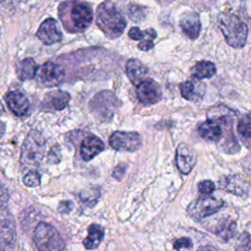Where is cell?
Wrapping results in <instances>:
<instances>
[{
    "label": "cell",
    "instance_id": "cell-32",
    "mask_svg": "<svg viewBox=\"0 0 251 251\" xmlns=\"http://www.w3.org/2000/svg\"><path fill=\"white\" fill-rule=\"evenodd\" d=\"M154 47V43L152 39H143L138 44V48L143 51H148Z\"/></svg>",
    "mask_w": 251,
    "mask_h": 251
},
{
    "label": "cell",
    "instance_id": "cell-24",
    "mask_svg": "<svg viewBox=\"0 0 251 251\" xmlns=\"http://www.w3.org/2000/svg\"><path fill=\"white\" fill-rule=\"evenodd\" d=\"M70 94L65 92V91H61V90H57L54 92H50L47 94L46 96V100L48 101L49 105L57 111L63 110L64 108L67 107V105L69 104L70 101Z\"/></svg>",
    "mask_w": 251,
    "mask_h": 251
},
{
    "label": "cell",
    "instance_id": "cell-23",
    "mask_svg": "<svg viewBox=\"0 0 251 251\" xmlns=\"http://www.w3.org/2000/svg\"><path fill=\"white\" fill-rule=\"evenodd\" d=\"M191 74L197 79L209 78L216 74V67L210 61H199L192 67Z\"/></svg>",
    "mask_w": 251,
    "mask_h": 251
},
{
    "label": "cell",
    "instance_id": "cell-1",
    "mask_svg": "<svg viewBox=\"0 0 251 251\" xmlns=\"http://www.w3.org/2000/svg\"><path fill=\"white\" fill-rule=\"evenodd\" d=\"M96 23L100 29L109 37L120 36L126 25L125 18L109 0L103 1L97 8Z\"/></svg>",
    "mask_w": 251,
    "mask_h": 251
},
{
    "label": "cell",
    "instance_id": "cell-5",
    "mask_svg": "<svg viewBox=\"0 0 251 251\" xmlns=\"http://www.w3.org/2000/svg\"><path fill=\"white\" fill-rule=\"evenodd\" d=\"M16 244V226L13 216L0 206V251H13Z\"/></svg>",
    "mask_w": 251,
    "mask_h": 251
},
{
    "label": "cell",
    "instance_id": "cell-7",
    "mask_svg": "<svg viewBox=\"0 0 251 251\" xmlns=\"http://www.w3.org/2000/svg\"><path fill=\"white\" fill-rule=\"evenodd\" d=\"M109 143L118 151L133 152L140 147L141 138L135 131H115L110 136Z\"/></svg>",
    "mask_w": 251,
    "mask_h": 251
},
{
    "label": "cell",
    "instance_id": "cell-35",
    "mask_svg": "<svg viewBox=\"0 0 251 251\" xmlns=\"http://www.w3.org/2000/svg\"><path fill=\"white\" fill-rule=\"evenodd\" d=\"M9 198V194L7 189L0 183V206H2V204L6 203V201Z\"/></svg>",
    "mask_w": 251,
    "mask_h": 251
},
{
    "label": "cell",
    "instance_id": "cell-26",
    "mask_svg": "<svg viewBox=\"0 0 251 251\" xmlns=\"http://www.w3.org/2000/svg\"><path fill=\"white\" fill-rule=\"evenodd\" d=\"M237 131L245 138H251V113L241 117L237 124Z\"/></svg>",
    "mask_w": 251,
    "mask_h": 251
},
{
    "label": "cell",
    "instance_id": "cell-16",
    "mask_svg": "<svg viewBox=\"0 0 251 251\" xmlns=\"http://www.w3.org/2000/svg\"><path fill=\"white\" fill-rule=\"evenodd\" d=\"M6 104L18 117L25 116L29 109V102L25 95L20 91H10L5 97Z\"/></svg>",
    "mask_w": 251,
    "mask_h": 251
},
{
    "label": "cell",
    "instance_id": "cell-31",
    "mask_svg": "<svg viewBox=\"0 0 251 251\" xmlns=\"http://www.w3.org/2000/svg\"><path fill=\"white\" fill-rule=\"evenodd\" d=\"M192 246V242L188 237H180L176 239L174 243V248L176 250H181L182 248H190Z\"/></svg>",
    "mask_w": 251,
    "mask_h": 251
},
{
    "label": "cell",
    "instance_id": "cell-6",
    "mask_svg": "<svg viewBox=\"0 0 251 251\" xmlns=\"http://www.w3.org/2000/svg\"><path fill=\"white\" fill-rule=\"evenodd\" d=\"M223 200L213 196H201L194 200L187 208L188 214L195 220L206 218L223 207Z\"/></svg>",
    "mask_w": 251,
    "mask_h": 251
},
{
    "label": "cell",
    "instance_id": "cell-18",
    "mask_svg": "<svg viewBox=\"0 0 251 251\" xmlns=\"http://www.w3.org/2000/svg\"><path fill=\"white\" fill-rule=\"evenodd\" d=\"M104 150L103 141L95 135H89L83 139L80 146V154L84 161H90Z\"/></svg>",
    "mask_w": 251,
    "mask_h": 251
},
{
    "label": "cell",
    "instance_id": "cell-3",
    "mask_svg": "<svg viewBox=\"0 0 251 251\" xmlns=\"http://www.w3.org/2000/svg\"><path fill=\"white\" fill-rule=\"evenodd\" d=\"M45 139L40 132L31 130L24 141L21 153V163L26 168L38 166L44 155Z\"/></svg>",
    "mask_w": 251,
    "mask_h": 251
},
{
    "label": "cell",
    "instance_id": "cell-20",
    "mask_svg": "<svg viewBox=\"0 0 251 251\" xmlns=\"http://www.w3.org/2000/svg\"><path fill=\"white\" fill-rule=\"evenodd\" d=\"M180 94L187 100L200 99L204 92V85L195 79H188L179 84Z\"/></svg>",
    "mask_w": 251,
    "mask_h": 251
},
{
    "label": "cell",
    "instance_id": "cell-13",
    "mask_svg": "<svg viewBox=\"0 0 251 251\" xmlns=\"http://www.w3.org/2000/svg\"><path fill=\"white\" fill-rule=\"evenodd\" d=\"M176 162L180 173L183 175L189 174L196 163V155L194 150L189 145L180 143L176 148Z\"/></svg>",
    "mask_w": 251,
    "mask_h": 251
},
{
    "label": "cell",
    "instance_id": "cell-19",
    "mask_svg": "<svg viewBox=\"0 0 251 251\" xmlns=\"http://www.w3.org/2000/svg\"><path fill=\"white\" fill-rule=\"evenodd\" d=\"M126 72L131 83L137 86L145 79L148 70L139 60L129 59L126 65Z\"/></svg>",
    "mask_w": 251,
    "mask_h": 251
},
{
    "label": "cell",
    "instance_id": "cell-11",
    "mask_svg": "<svg viewBox=\"0 0 251 251\" xmlns=\"http://www.w3.org/2000/svg\"><path fill=\"white\" fill-rule=\"evenodd\" d=\"M37 38L46 45H51L62 40V32L54 19L45 20L36 32Z\"/></svg>",
    "mask_w": 251,
    "mask_h": 251
},
{
    "label": "cell",
    "instance_id": "cell-21",
    "mask_svg": "<svg viewBox=\"0 0 251 251\" xmlns=\"http://www.w3.org/2000/svg\"><path fill=\"white\" fill-rule=\"evenodd\" d=\"M38 70L37 64L32 58H26L21 61L17 66V75L21 80L31 79L35 76Z\"/></svg>",
    "mask_w": 251,
    "mask_h": 251
},
{
    "label": "cell",
    "instance_id": "cell-38",
    "mask_svg": "<svg viewBox=\"0 0 251 251\" xmlns=\"http://www.w3.org/2000/svg\"><path fill=\"white\" fill-rule=\"evenodd\" d=\"M4 132H5V124L0 121V138L3 136Z\"/></svg>",
    "mask_w": 251,
    "mask_h": 251
},
{
    "label": "cell",
    "instance_id": "cell-33",
    "mask_svg": "<svg viewBox=\"0 0 251 251\" xmlns=\"http://www.w3.org/2000/svg\"><path fill=\"white\" fill-rule=\"evenodd\" d=\"M125 172H126V166H124V165L121 164V165L117 166V167L114 169L113 176H114L115 178H117V179H121V178L123 177Z\"/></svg>",
    "mask_w": 251,
    "mask_h": 251
},
{
    "label": "cell",
    "instance_id": "cell-29",
    "mask_svg": "<svg viewBox=\"0 0 251 251\" xmlns=\"http://www.w3.org/2000/svg\"><path fill=\"white\" fill-rule=\"evenodd\" d=\"M24 183L29 187H34V186L39 185L40 184V175L34 170L29 171L24 176Z\"/></svg>",
    "mask_w": 251,
    "mask_h": 251
},
{
    "label": "cell",
    "instance_id": "cell-39",
    "mask_svg": "<svg viewBox=\"0 0 251 251\" xmlns=\"http://www.w3.org/2000/svg\"><path fill=\"white\" fill-rule=\"evenodd\" d=\"M3 113H5V108H4L3 104H2V102L0 101V115H2Z\"/></svg>",
    "mask_w": 251,
    "mask_h": 251
},
{
    "label": "cell",
    "instance_id": "cell-12",
    "mask_svg": "<svg viewBox=\"0 0 251 251\" xmlns=\"http://www.w3.org/2000/svg\"><path fill=\"white\" fill-rule=\"evenodd\" d=\"M64 77V69L54 62H46L39 70V79L46 86L58 85Z\"/></svg>",
    "mask_w": 251,
    "mask_h": 251
},
{
    "label": "cell",
    "instance_id": "cell-8",
    "mask_svg": "<svg viewBox=\"0 0 251 251\" xmlns=\"http://www.w3.org/2000/svg\"><path fill=\"white\" fill-rule=\"evenodd\" d=\"M117 98L110 91H101L97 93L89 103L94 113L102 117L103 120H110L117 107Z\"/></svg>",
    "mask_w": 251,
    "mask_h": 251
},
{
    "label": "cell",
    "instance_id": "cell-15",
    "mask_svg": "<svg viewBox=\"0 0 251 251\" xmlns=\"http://www.w3.org/2000/svg\"><path fill=\"white\" fill-rule=\"evenodd\" d=\"M198 133L208 141H220L223 136V127L220 120L214 118L201 123L198 126Z\"/></svg>",
    "mask_w": 251,
    "mask_h": 251
},
{
    "label": "cell",
    "instance_id": "cell-4",
    "mask_svg": "<svg viewBox=\"0 0 251 251\" xmlns=\"http://www.w3.org/2000/svg\"><path fill=\"white\" fill-rule=\"evenodd\" d=\"M33 240L39 251H65V242L60 233L47 223L36 226Z\"/></svg>",
    "mask_w": 251,
    "mask_h": 251
},
{
    "label": "cell",
    "instance_id": "cell-40",
    "mask_svg": "<svg viewBox=\"0 0 251 251\" xmlns=\"http://www.w3.org/2000/svg\"><path fill=\"white\" fill-rule=\"evenodd\" d=\"M6 1H8V0H0V2H6Z\"/></svg>",
    "mask_w": 251,
    "mask_h": 251
},
{
    "label": "cell",
    "instance_id": "cell-2",
    "mask_svg": "<svg viewBox=\"0 0 251 251\" xmlns=\"http://www.w3.org/2000/svg\"><path fill=\"white\" fill-rule=\"evenodd\" d=\"M220 30L226 43L233 48H242L247 40L248 27L237 16L230 13H222L218 20Z\"/></svg>",
    "mask_w": 251,
    "mask_h": 251
},
{
    "label": "cell",
    "instance_id": "cell-17",
    "mask_svg": "<svg viewBox=\"0 0 251 251\" xmlns=\"http://www.w3.org/2000/svg\"><path fill=\"white\" fill-rule=\"evenodd\" d=\"M179 25L183 33L190 39H196L200 33L201 23L197 13L187 12L183 14L179 21Z\"/></svg>",
    "mask_w": 251,
    "mask_h": 251
},
{
    "label": "cell",
    "instance_id": "cell-28",
    "mask_svg": "<svg viewBox=\"0 0 251 251\" xmlns=\"http://www.w3.org/2000/svg\"><path fill=\"white\" fill-rule=\"evenodd\" d=\"M235 251H251V237L246 231L242 232L238 237Z\"/></svg>",
    "mask_w": 251,
    "mask_h": 251
},
{
    "label": "cell",
    "instance_id": "cell-30",
    "mask_svg": "<svg viewBox=\"0 0 251 251\" xmlns=\"http://www.w3.org/2000/svg\"><path fill=\"white\" fill-rule=\"evenodd\" d=\"M198 190L203 195H210L215 190V184L209 179L202 180L198 183Z\"/></svg>",
    "mask_w": 251,
    "mask_h": 251
},
{
    "label": "cell",
    "instance_id": "cell-9",
    "mask_svg": "<svg viewBox=\"0 0 251 251\" xmlns=\"http://www.w3.org/2000/svg\"><path fill=\"white\" fill-rule=\"evenodd\" d=\"M70 19L75 30H84L92 22V9L85 2H75L70 8Z\"/></svg>",
    "mask_w": 251,
    "mask_h": 251
},
{
    "label": "cell",
    "instance_id": "cell-36",
    "mask_svg": "<svg viewBox=\"0 0 251 251\" xmlns=\"http://www.w3.org/2000/svg\"><path fill=\"white\" fill-rule=\"evenodd\" d=\"M197 251H219V250L214 246H202Z\"/></svg>",
    "mask_w": 251,
    "mask_h": 251
},
{
    "label": "cell",
    "instance_id": "cell-27",
    "mask_svg": "<svg viewBox=\"0 0 251 251\" xmlns=\"http://www.w3.org/2000/svg\"><path fill=\"white\" fill-rule=\"evenodd\" d=\"M128 36H129V38H131L133 40H141L146 36L151 39H154V38H156L157 33L153 28H148L146 30H140L138 27L133 26L129 29Z\"/></svg>",
    "mask_w": 251,
    "mask_h": 251
},
{
    "label": "cell",
    "instance_id": "cell-34",
    "mask_svg": "<svg viewBox=\"0 0 251 251\" xmlns=\"http://www.w3.org/2000/svg\"><path fill=\"white\" fill-rule=\"evenodd\" d=\"M58 209L61 213H69L73 209V203L71 201H63L60 203Z\"/></svg>",
    "mask_w": 251,
    "mask_h": 251
},
{
    "label": "cell",
    "instance_id": "cell-37",
    "mask_svg": "<svg viewBox=\"0 0 251 251\" xmlns=\"http://www.w3.org/2000/svg\"><path fill=\"white\" fill-rule=\"evenodd\" d=\"M159 4L161 5H168V4H171L172 2L176 1V0H156Z\"/></svg>",
    "mask_w": 251,
    "mask_h": 251
},
{
    "label": "cell",
    "instance_id": "cell-14",
    "mask_svg": "<svg viewBox=\"0 0 251 251\" xmlns=\"http://www.w3.org/2000/svg\"><path fill=\"white\" fill-rule=\"evenodd\" d=\"M219 186L223 190L238 196H245L249 191V185L247 181L238 175L223 176L219 180Z\"/></svg>",
    "mask_w": 251,
    "mask_h": 251
},
{
    "label": "cell",
    "instance_id": "cell-25",
    "mask_svg": "<svg viewBox=\"0 0 251 251\" xmlns=\"http://www.w3.org/2000/svg\"><path fill=\"white\" fill-rule=\"evenodd\" d=\"M235 226L236 224L234 221L230 219H225L220 221L215 226L214 229H212L213 232L224 238L225 240L230 239L235 231Z\"/></svg>",
    "mask_w": 251,
    "mask_h": 251
},
{
    "label": "cell",
    "instance_id": "cell-10",
    "mask_svg": "<svg viewBox=\"0 0 251 251\" xmlns=\"http://www.w3.org/2000/svg\"><path fill=\"white\" fill-rule=\"evenodd\" d=\"M136 95L140 103L144 105H152L160 101L162 91L160 85L152 78H145L137 85Z\"/></svg>",
    "mask_w": 251,
    "mask_h": 251
},
{
    "label": "cell",
    "instance_id": "cell-22",
    "mask_svg": "<svg viewBox=\"0 0 251 251\" xmlns=\"http://www.w3.org/2000/svg\"><path fill=\"white\" fill-rule=\"evenodd\" d=\"M104 236V228L99 225L92 224L88 227V235L83 240V245L86 249L92 250L99 246Z\"/></svg>",
    "mask_w": 251,
    "mask_h": 251
}]
</instances>
